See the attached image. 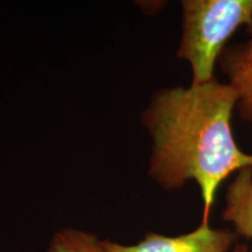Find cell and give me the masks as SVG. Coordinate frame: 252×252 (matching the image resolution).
I'll use <instances>...</instances> for the list:
<instances>
[{
    "label": "cell",
    "mask_w": 252,
    "mask_h": 252,
    "mask_svg": "<svg viewBox=\"0 0 252 252\" xmlns=\"http://www.w3.org/2000/svg\"><path fill=\"white\" fill-rule=\"evenodd\" d=\"M238 94L217 78L187 88L158 90L141 115L152 138L149 176L166 190L196 182L208 223L220 185L252 167V154L239 150L231 128Z\"/></svg>",
    "instance_id": "cell-1"
},
{
    "label": "cell",
    "mask_w": 252,
    "mask_h": 252,
    "mask_svg": "<svg viewBox=\"0 0 252 252\" xmlns=\"http://www.w3.org/2000/svg\"><path fill=\"white\" fill-rule=\"evenodd\" d=\"M176 56L189 63L191 84L212 81L226 41L242 26L252 30V0H184Z\"/></svg>",
    "instance_id": "cell-2"
},
{
    "label": "cell",
    "mask_w": 252,
    "mask_h": 252,
    "mask_svg": "<svg viewBox=\"0 0 252 252\" xmlns=\"http://www.w3.org/2000/svg\"><path fill=\"white\" fill-rule=\"evenodd\" d=\"M238 235L226 229H213L202 223L188 234L169 237L150 232L134 245H123L109 239L104 244L110 252H228Z\"/></svg>",
    "instance_id": "cell-3"
},
{
    "label": "cell",
    "mask_w": 252,
    "mask_h": 252,
    "mask_svg": "<svg viewBox=\"0 0 252 252\" xmlns=\"http://www.w3.org/2000/svg\"><path fill=\"white\" fill-rule=\"evenodd\" d=\"M219 62L228 83L238 94L236 108L239 116L252 122V30L251 39L247 42L225 47Z\"/></svg>",
    "instance_id": "cell-4"
},
{
    "label": "cell",
    "mask_w": 252,
    "mask_h": 252,
    "mask_svg": "<svg viewBox=\"0 0 252 252\" xmlns=\"http://www.w3.org/2000/svg\"><path fill=\"white\" fill-rule=\"evenodd\" d=\"M222 219L232 223L238 236L252 241V167L237 172L229 185Z\"/></svg>",
    "instance_id": "cell-5"
},
{
    "label": "cell",
    "mask_w": 252,
    "mask_h": 252,
    "mask_svg": "<svg viewBox=\"0 0 252 252\" xmlns=\"http://www.w3.org/2000/svg\"><path fill=\"white\" fill-rule=\"evenodd\" d=\"M47 252H110L104 241L90 232L74 228L62 229L50 239Z\"/></svg>",
    "instance_id": "cell-6"
},
{
    "label": "cell",
    "mask_w": 252,
    "mask_h": 252,
    "mask_svg": "<svg viewBox=\"0 0 252 252\" xmlns=\"http://www.w3.org/2000/svg\"><path fill=\"white\" fill-rule=\"evenodd\" d=\"M234 252H248L247 244H237L234 248Z\"/></svg>",
    "instance_id": "cell-7"
}]
</instances>
